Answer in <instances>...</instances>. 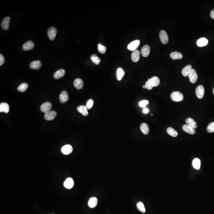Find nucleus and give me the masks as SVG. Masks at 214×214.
<instances>
[{"instance_id":"obj_7","label":"nucleus","mask_w":214,"mask_h":214,"mask_svg":"<svg viewBox=\"0 0 214 214\" xmlns=\"http://www.w3.org/2000/svg\"><path fill=\"white\" fill-rule=\"evenodd\" d=\"M69 99V95L65 90L62 91L59 95V101L61 103H65Z\"/></svg>"},{"instance_id":"obj_40","label":"nucleus","mask_w":214,"mask_h":214,"mask_svg":"<svg viewBox=\"0 0 214 214\" xmlns=\"http://www.w3.org/2000/svg\"><path fill=\"white\" fill-rule=\"evenodd\" d=\"M5 62V58L2 54H0V66H2Z\"/></svg>"},{"instance_id":"obj_44","label":"nucleus","mask_w":214,"mask_h":214,"mask_svg":"<svg viewBox=\"0 0 214 214\" xmlns=\"http://www.w3.org/2000/svg\"><path fill=\"white\" fill-rule=\"evenodd\" d=\"M213 93H214V90H213Z\"/></svg>"},{"instance_id":"obj_4","label":"nucleus","mask_w":214,"mask_h":214,"mask_svg":"<svg viewBox=\"0 0 214 214\" xmlns=\"http://www.w3.org/2000/svg\"><path fill=\"white\" fill-rule=\"evenodd\" d=\"M159 37L161 42L164 45L167 44L169 41V37L166 31L161 30L159 33Z\"/></svg>"},{"instance_id":"obj_16","label":"nucleus","mask_w":214,"mask_h":214,"mask_svg":"<svg viewBox=\"0 0 214 214\" xmlns=\"http://www.w3.org/2000/svg\"><path fill=\"white\" fill-rule=\"evenodd\" d=\"M34 46L33 42L31 40H29L23 45V49L25 51L33 49L34 47Z\"/></svg>"},{"instance_id":"obj_25","label":"nucleus","mask_w":214,"mask_h":214,"mask_svg":"<svg viewBox=\"0 0 214 214\" xmlns=\"http://www.w3.org/2000/svg\"><path fill=\"white\" fill-rule=\"evenodd\" d=\"M140 130L145 135L148 134L149 132V127L146 123H142L140 125Z\"/></svg>"},{"instance_id":"obj_6","label":"nucleus","mask_w":214,"mask_h":214,"mask_svg":"<svg viewBox=\"0 0 214 214\" xmlns=\"http://www.w3.org/2000/svg\"><path fill=\"white\" fill-rule=\"evenodd\" d=\"M57 113L54 111H50L45 113V119L47 121L53 120L56 117Z\"/></svg>"},{"instance_id":"obj_20","label":"nucleus","mask_w":214,"mask_h":214,"mask_svg":"<svg viewBox=\"0 0 214 214\" xmlns=\"http://www.w3.org/2000/svg\"><path fill=\"white\" fill-rule=\"evenodd\" d=\"M77 110L79 113L82 114L83 116H87L88 115V109L84 106H79L77 108Z\"/></svg>"},{"instance_id":"obj_39","label":"nucleus","mask_w":214,"mask_h":214,"mask_svg":"<svg viewBox=\"0 0 214 214\" xmlns=\"http://www.w3.org/2000/svg\"><path fill=\"white\" fill-rule=\"evenodd\" d=\"M145 85L146 89L148 90H150L152 89L153 87V86L151 84V83L148 81L145 82Z\"/></svg>"},{"instance_id":"obj_5","label":"nucleus","mask_w":214,"mask_h":214,"mask_svg":"<svg viewBox=\"0 0 214 214\" xmlns=\"http://www.w3.org/2000/svg\"><path fill=\"white\" fill-rule=\"evenodd\" d=\"M57 33V29L54 27H51L48 29L47 34L49 39L53 40L55 39Z\"/></svg>"},{"instance_id":"obj_35","label":"nucleus","mask_w":214,"mask_h":214,"mask_svg":"<svg viewBox=\"0 0 214 214\" xmlns=\"http://www.w3.org/2000/svg\"><path fill=\"white\" fill-rule=\"evenodd\" d=\"M98 50L99 53L101 54H104L106 50V48L104 46L102 45L101 43H99L98 45Z\"/></svg>"},{"instance_id":"obj_24","label":"nucleus","mask_w":214,"mask_h":214,"mask_svg":"<svg viewBox=\"0 0 214 214\" xmlns=\"http://www.w3.org/2000/svg\"><path fill=\"white\" fill-rule=\"evenodd\" d=\"M192 69V65H187L182 69V75L185 77H187V76H188V74Z\"/></svg>"},{"instance_id":"obj_15","label":"nucleus","mask_w":214,"mask_h":214,"mask_svg":"<svg viewBox=\"0 0 214 214\" xmlns=\"http://www.w3.org/2000/svg\"><path fill=\"white\" fill-rule=\"evenodd\" d=\"M30 68L33 70H39L41 67L42 63L39 60H36V61L32 62L30 65Z\"/></svg>"},{"instance_id":"obj_37","label":"nucleus","mask_w":214,"mask_h":214,"mask_svg":"<svg viewBox=\"0 0 214 214\" xmlns=\"http://www.w3.org/2000/svg\"><path fill=\"white\" fill-rule=\"evenodd\" d=\"M149 102L147 100H142L139 102V105L141 108H145L149 104Z\"/></svg>"},{"instance_id":"obj_17","label":"nucleus","mask_w":214,"mask_h":214,"mask_svg":"<svg viewBox=\"0 0 214 214\" xmlns=\"http://www.w3.org/2000/svg\"><path fill=\"white\" fill-rule=\"evenodd\" d=\"M140 53L139 50L133 51L131 54V59L134 62H137L139 60Z\"/></svg>"},{"instance_id":"obj_31","label":"nucleus","mask_w":214,"mask_h":214,"mask_svg":"<svg viewBox=\"0 0 214 214\" xmlns=\"http://www.w3.org/2000/svg\"><path fill=\"white\" fill-rule=\"evenodd\" d=\"M124 74H125V72L123 69L120 67L117 69V78L119 81L121 80Z\"/></svg>"},{"instance_id":"obj_33","label":"nucleus","mask_w":214,"mask_h":214,"mask_svg":"<svg viewBox=\"0 0 214 214\" xmlns=\"http://www.w3.org/2000/svg\"><path fill=\"white\" fill-rule=\"evenodd\" d=\"M91 59L96 65H98L101 62V59L96 54H93L90 57Z\"/></svg>"},{"instance_id":"obj_29","label":"nucleus","mask_w":214,"mask_h":214,"mask_svg":"<svg viewBox=\"0 0 214 214\" xmlns=\"http://www.w3.org/2000/svg\"><path fill=\"white\" fill-rule=\"evenodd\" d=\"M167 133L172 136L176 137L178 136V133L172 127L168 128L167 129Z\"/></svg>"},{"instance_id":"obj_3","label":"nucleus","mask_w":214,"mask_h":214,"mask_svg":"<svg viewBox=\"0 0 214 214\" xmlns=\"http://www.w3.org/2000/svg\"><path fill=\"white\" fill-rule=\"evenodd\" d=\"M205 94V89L202 85H199L195 90L196 96L199 99H201L203 97Z\"/></svg>"},{"instance_id":"obj_42","label":"nucleus","mask_w":214,"mask_h":214,"mask_svg":"<svg viewBox=\"0 0 214 214\" xmlns=\"http://www.w3.org/2000/svg\"><path fill=\"white\" fill-rule=\"evenodd\" d=\"M211 17L212 19H214V10H213L211 12Z\"/></svg>"},{"instance_id":"obj_38","label":"nucleus","mask_w":214,"mask_h":214,"mask_svg":"<svg viewBox=\"0 0 214 214\" xmlns=\"http://www.w3.org/2000/svg\"><path fill=\"white\" fill-rule=\"evenodd\" d=\"M207 131L209 133L214 132V122L211 123L207 126Z\"/></svg>"},{"instance_id":"obj_19","label":"nucleus","mask_w":214,"mask_h":214,"mask_svg":"<svg viewBox=\"0 0 214 214\" xmlns=\"http://www.w3.org/2000/svg\"><path fill=\"white\" fill-rule=\"evenodd\" d=\"M65 71L64 69H60L58 70L54 75V78L55 79H58L61 78H62L64 76L65 74Z\"/></svg>"},{"instance_id":"obj_34","label":"nucleus","mask_w":214,"mask_h":214,"mask_svg":"<svg viewBox=\"0 0 214 214\" xmlns=\"http://www.w3.org/2000/svg\"><path fill=\"white\" fill-rule=\"evenodd\" d=\"M137 207L138 210L142 212V213H144L145 212V208L144 206L143 203L142 202H139L137 204Z\"/></svg>"},{"instance_id":"obj_27","label":"nucleus","mask_w":214,"mask_h":214,"mask_svg":"<svg viewBox=\"0 0 214 214\" xmlns=\"http://www.w3.org/2000/svg\"><path fill=\"white\" fill-rule=\"evenodd\" d=\"M186 122L187 125L191 126V127L194 129L197 128V124H196V122H195L194 120L193 119L191 118H187L186 119Z\"/></svg>"},{"instance_id":"obj_32","label":"nucleus","mask_w":214,"mask_h":214,"mask_svg":"<svg viewBox=\"0 0 214 214\" xmlns=\"http://www.w3.org/2000/svg\"><path fill=\"white\" fill-rule=\"evenodd\" d=\"M28 88V85L26 83H23L20 84L18 88V91L20 92H23L27 90Z\"/></svg>"},{"instance_id":"obj_21","label":"nucleus","mask_w":214,"mask_h":214,"mask_svg":"<svg viewBox=\"0 0 214 214\" xmlns=\"http://www.w3.org/2000/svg\"><path fill=\"white\" fill-rule=\"evenodd\" d=\"M98 199L96 197H92L90 199L88 205L90 208H94L96 207L98 204Z\"/></svg>"},{"instance_id":"obj_43","label":"nucleus","mask_w":214,"mask_h":214,"mask_svg":"<svg viewBox=\"0 0 214 214\" xmlns=\"http://www.w3.org/2000/svg\"><path fill=\"white\" fill-rule=\"evenodd\" d=\"M143 88H144V89H145L146 87H145V85H144V86H143Z\"/></svg>"},{"instance_id":"obj_30","label":"nucleus","mask_w":214,"mask_h":214,"mask_svg":"<svg viewBox=\"0 0 214 214\" xmlns=\"http://www.w3.org/2000/svg\"><path fill=\"white\" fill-rule=\"evenodd\" d=\"M193 166L196 169H200V168L201 161L199 159L195 158L193 161Z\"/></svg>"},{"instance_id":"obj_28","label":"nucleus","mask_w":214,"mask_h":214,"mask_svg":"<svg viewBox=\"0 0 214 214\" xmlns=\"http://www.w3.org/2000/svg\"><path fill=\"white\" fill-rule=\"evenodd\" d=\"M170 57L172 59L176 60L178 59H181L183 58V55L181 53L178 52H174L170 54Z\"/></svg>"},{"instance_id":"obj_10","label":"nucleus","mask_w":214,"mask_h":214,"mask_svg":"<svg viewBox=\"0 0 214 214\" xmlns=\"http://www.w3.org/2000/svg\"><path fill=\"white\" fill-rule=\"evenodd\" d=\"M10 20L11 18L9 16L6 17L4 18L1 24V27L4 30H7L8 29Z\"/></svg>"},{"instance_id":"obj_41","label":"nucleus","mask_w":214,"mask_h":214,"mask_svg":"<svg viewBox=\"0 0 214 214\" xmlns=\"http://www.w3.org/2000/svg\"><path fill=\"white\" fill-rule=\"evenodd\" d=\"M149 111H150V110H149V109L147 107H145V108H144V109H143L142 112L144 114H147L149 113Z\"/></svg>"},{"instance_id":"obj_14","label":"nucleus","mask_w":214,"mask_h":214,"mask_svg":"<svg viewBox=\"0 0 214 214\" xmlns=\"http://www.w3.org/2000/svg\"><path fill=\"white\" fill-rule=\"evenodd\" d=\"M73 85L76 89L81 90L83 87V81L80 78H77L74 81Z\"/></svg>"},{"instance_id":"obj_23","label":"nucleus","mask_w":214,"mask_h":214,"mask_svg":"<svg viewBox=\"0 0 214 214\" xmlns=\"http://www.w3.org/2000/svg\"><path fill=\"white\" fill-rule=\"evenodd\" d=\"M9 106L6 103H2L0 104V112L8 113L9 112Z\"/></svg>"},{"instance_id":"obj_18","label":"nucleus","mask_w":214,"mask_h":214,"mask_svg":"<svg viewBox=\"0 0 214 214\" xmlns=\"http://www.w3.org/2000/svg\"><path fill=\"white\" fill-rule=\"evenodd\" d=\"M182 129L185 132L190 134H194L195 133V129L187 125H184L182 126Z\"/></svg>"},{"instance_id":"obj_26","label":"nucleus","mask_w":214,"mask_h":214,"mask_svg":"<svg viewBox=\"0 0 214 214\" xmlns=\"http://www.w3.org/2000/svg\"><path fill=\"white\" fill-rule=\"evenodd\" d=\"M148 81L151 83L153 87H157L160 83V80L157 77H152L151 78L148 79Z\"/></svg>"},{"instance_id":"obj_11","label":"nucleus","mask_w":214,"mask_h":214,"mask_svg":"<svg viewBox=\"0 0 214 214\" xmlns=\"http://www.w3.org/2000/svg\"><path fill=\"white\" fill-rule=\"evenodd\" d=\"M73 149L71 145L67 144L62 147L61 151L62 153L65 155H69L72 152Z\"/></svg>"},{"instance_id":"obj_36","label":"nucleus","mask_w":214,"mask_h":214,"mask_svg":"<svg viewBox=\"0 0 214 214\" xmlns=\"http://www.w3.org/2000/svg\"><path fill=\"white\" fill-rule=\"evenodd\" d=\"M94 100L92 99H90L88 100L86 103V108L87 109H90L92 108L94 104Z\"/></svg>"},{"instance_id":"obj_2","label":"nucleus","mask_w":214,"mask_h":214,"mask_svg":"<svg viewBox=\"0 0 214 214\" xmlns=\"http://www.w3.org/2000/svg\"><path fill=\"white\" fill-rule=\"evenodd\" d=\"M188 76L190 78V82L192 83H195L198 80V75L194 69H192L191 70L190 72L188 74Z\"/></svg>"},{"instance_id":"obj_8","label":"nucleus","mask_w":214,"mask_h":214,"mask_svg":"<svg viewBox=\"0 0 214 214\" xmlns=\"http://www.w3.org/2000/svg\"><path fill=\"white\" fill-rule=\"evenodd\" d=\"M140 44V41L139 40H134L130 43L127 47V48L131 51H134L139 47Z\"/></svg>"},{"instance_id":"obj_13","label":"nucleus","mask_w":214,"mask_h":214,"mask_svg":"<svg viewBox=\"0 0 214 214\" xmlns=\"http://www.w3.org/2000/svg\"><path fill=\"white\" fill-rule=\"evenodd\" d=\"M150 48L148 45H145L141 49V53L143 57H147L150 54Z\"/></svg>"},{"instance_id":"obj_22","label":"nucleus","mask_w":214,"mask_h":214,"mask_svg":"<svg viewBox=\"0 0 214 214\" xmlns=\"http://www.w3.org/2000/svg\"><path fill=\"white\" fill-rule=\"evenodd\" d=\"M208 40L206 38H201L198 40L197 42V45L199 47H205L208 44Z\"/></svg>"},{"instance_id":"obj_12","label":"nucleus","mask_w":214,"mask_h":214,"mask_svg":"<svg viewBox=\"0 0 214 214\" xmlns=\"http://www.w3.org/2000/svg\"><path fill=\"white\" fill-rule=\"evenodd\" d=\"M74 181L71 178H68L66 179L64 182V185L65 187L68 189H70L74 186Z\"/></svg>"},{"instance_id":"obj_1","label":"nucleus","mask_w":214,"mask_h":214,"mask_svg":"<svg viewBox=\"0 0 214 214\" xmlns=\"http://www.w3.org/2000/svg\"><path fill=\"white\" fill-rule=\"evenodd\" d=\"M170 98L173 101L179 102L183 100L184 96L179 91H175L171 94Z\"/></svg>"},{"instance_id":"obj_9","label":"nucleus","mask_w":214,"mask_h":214,"mask_svg":"<svg viewBox=\"0 0 214 214\" xmlns=\"http://www.w3.org/2000/svg\"><path fill=\"white\" fill-rule=\"evenodd\" d=\"M52 104L49 102H46L42 104L40 106V110L43 113H47L50 111L52 108Z\"/></svg>"}]
</instances>
